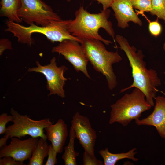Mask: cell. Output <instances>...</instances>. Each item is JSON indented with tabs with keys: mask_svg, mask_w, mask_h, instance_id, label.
Returning a JSON list of instances; mask_svg holds the SVG:
<instances>
[{
	"mask_svg": "<svg viewBox=\"0 0 165 165\" xmlns=\"http://www.w3.org/2000/svg\"><path fill=\"white\" fill-rule=\"evenodd\" d=\"M21 4V0H1L0 16L7 17L9 20L20 23L22 20L17 14Z\"/></svg>",
	"mask_w": 165,
	"mask_h": 165,
	"instance_id": "cell-15",
	"label": "cell"
},
{
	"mask_svg": "<svg viewBox=\"0 0 165 165\" xmlns=\"http://www.w3.org/2000/svg\"><path fill=\"white\" fill-rule=\"evenodd\" d=\"M23 162L16 160L9 156H6L0 158V165H24Z\"/></svg>",
	"mask_w": 165,
	"mask_h": 165,
	"instance_id": "cell-25",
	"label": "cell"
},
{
	"mask_svg": "<svg viewBox=\"0 0 165 165\" xmlns=\"http://www.w3.org/2000/svg\"><path fill=\"white\" fill-rule=\"evenodd\" d=\"M79 43L74 40L66 39L53 47L52 52L63 55L72 64L77 72L81 71L87 78L91 79L87 68L89 61L82 45Z\"/></svg>",
	"mask_w": 165,
	"mask_h": 165,
	"instance_id": "cell-9",
	"label": "cell"
},
{
	"mask_svg": "<svg viewBox=\"0 0 165 165\" xmlns=\"http://www.w3.org/2000/svg\"><path fill=\"white\" fill-rule=\"evenodd\" d=\"M134 9L139 10L138 13L150 12L151 9L152 0H130Z\"/></svg>",
	"mask_w": 165,
	"mask_h": 165,
	"instance_id": "cell-20",
	"label": "cell"
},
{
	"mask_svg": "<svg viewBox=\"0 0 165 165\" xmlns=\"http://www.w3.org/2000/svg\"><path fill=\"white\" fill-rule=\"evenodd\" d=\"M8 139L6 138L2 137L0 139V148H1L6 145L7 141Z\"/></svg>",
	"mask_w": 165,
	"mask_h": 165,
	"instance_id": "cell-28",
	"label": "cell"
},
{
	"mask_svg": "<svg viewBox=\"0 0 165 165\" xmlns=\"http://www.w3.org/2000/svg\"><path fill=\"white\" fill-rule=\"evenodd\" d=\"M10 113L13 117V124L7 127L4 137L8 139L12 137L20 139L28 135L32 138H42L47 139L44 129L47 127L53 124L49 118L39 120H33L27 115H23L13 108Z\"/></svg>",
	"mask_w": 165,
	"mask_h": 165,
	"instance_id": "cell-6",
	"label": "cell"
},
{
	"mask_svg": "<svg viewBox=\"0 0 165 165\" xmlns=\"http://www.w3.org/2000/svg\"><path fill=\"white\" fill-rule=\"evenodd\" d=\"M66 0L68 2H69L71 1V0Z\"/></svg>",
	"mask_w": 165,
	"mask_h": 165,
	"instance_id": "cell-30",
	"label": "cell"
},
{
	"mask_svg": "<svg viewBox=\"0 0 165 165\" xmlns=\"http://www.w3.org/2000/svg\"><path fill=\"white\" fill-rule=\"evenodd\" d=\"M151 5L150 14L156 16L165 23V0H152Z\"/></svg>",
	"mask_w": 165,
	"mask_h": 165,
	"instance_id": "cell-19",
	"label": "cell"
},
{
	"mask_svg": "<svg viewBox=\"0 0 165 165\" xmlns=\"http://www.w3.org/2000/svg\"><path fill=\"white\" fill-rule=\"evenodd\" d=\"M49 145L46 140L40 138L27 165H43L44 160L48 155Z\"/></svg>",
	"mask_w": 165,
	"mask_h": 165,
	"instance_id": "cell-17",
	"label": "cell"
},
{
	"mask_svg": "<svg viewBox=\"0 0 165 165\" xmlns=\"http://www.w3.org/2000/svg\"><path fill=\"white\" fill-rule=\"evenodd\" d=\"M71 125L74 130L75 138L79 141L84 152L92 156H95L94 147L97 133L92 127L88 118L77 112L72 117Z\"/></svg>",
	"mask_w": 165,
	"mask_h": 165,
	"instance_id": "cell-10",
	"label": "cell"
},
{
	"mask_svg": "<svg viewBox=\"0 0 165 165\" xmlns=\"http://www.w3.org/2000/svg\"><path fill=\"white\" fill-rule=\"evenodd\" d=\"M13 119L11 115H8L6 113H3L0 115V134H5L7 123L9 121L13 122Z\"/></svg>",
	"mask_w": 165,
	"mask_h": 165,
	"instance_id": "cell-23",
	"label": "cell"
},
{
	"mask_svg": "<svg viewBox=\"0 0 165 165\" xmlns=\"http://www.w3.org/2000/svg\"><path fill=\"white\" fill-rule=\"evenodd\" d=\"M12 49L11 42L5 38H1L0 40V55H2L4 51L6 50H11Z\"/></svg>",
	"mask_w": 165,
	"mask_h": 165,
	"instance_id": "cell-26",
	"label": "cell"
},
{
	"mask_svg": "<svg viewBox=\"0 0 165 165\" xmlns=\"http://www.w3.org/2000/svg\"><path fill=\"white\" fill-rule=\"evenodd\" d=\"M154 110L151 114L141 120H135L138 125L154 126L160 135L165 139V97L158 96L155 99Z\"/></svg>",
	"mask_w": 165,
	"mask_h": 165,
	"instance_id": "cell-13",
	"label": "cell"
},
{
	"mask_svg": "<svg viewBox=\"0 0 165 165\" xmlns=\"http://www.w3.org/2000/svg\"><path fill=\"white\" fill-rule=\"evenodd\" d=\"M58 153L54 149L51 144L49 145L48 159L45 165H54L57 163V155Z\"/></svg>",
	"mask_w": 165,
	"mask_h": 165,
	"instance_id": "cell-24",
	"label": "cell"
},
{
	"mask_svg": "<svg viewBox=\"0 0 165 165\" xmlns=\"http://www.w3.org/2000/svg\"><path fill=\"white\" fill-rule=\"evenodd\" d=\"M137 149L134 148L126 152L119 153H112L110 152L108 149L106 148L98 152L99 154L103 159L105 165H115L119 160L128 159L134 162H137L138 159L135 157L134 156L137 153Z\"/></svg>",
	"mask_w": 165,
	"mask_h": 165,
	"instance_id": "cell-16",
	"label": "cell"
},
{
	"mask_svg": "<svg viewBox=\"0 0 165 165\" xmlns=\"http://www.w3.org/2000/svg\"><path fill=\"white\" fill-rule=\"evenodd\" d=\"M115 40L119 45V47L123 50L128 59L132 69L133 81L129 87L122 89L120 93L132 88H136L145 94L147 101L152 107L154 106V100L158 91L157 87L161 84L160 79L155 70L148 69L146 64L143 61L145 57L142 51L137 49L130 45L127 39L120 35H116Z\"/></svg>",
	"mask_w": 165,
	"mask_h": 165,
	"instance_id": "cell-1",
	"label": "cell"
},
{
	"mask_svg": "<svg viewBox=\"0 0 165 165\" xmlns=\"http://www.w3.org/2000/svg\"><path fill=\"white\" fill-rule=\"evenodd\" d=\"M111 7L114 13L119 27L123 29L127 28L130 22L142 25V21L134 11L130 0H115Z\"/></svg>",
	"mask_w": 165,
	"mask_h": 165,
	"instance_id": "cell-12",
	"label": "cell"
},
{
	"mask_svg": "<svg viewBox=\"0 0 165 165\" xmlns=\"http://www.w3.org/2000/svg\"><path fill=\"white\" fill-rule=\"evenodd\" d=\"M97 1L99 3L102 5L103 10H105L111 7L115 0H94Z\"/></svg>",
	"mask_w": 165,
	"mask_h": 165,
	"instance_id": "cell-27",
	"label": "cell"
},
{
	"mask_svg": "<svg viewBox=\"0 0 165 165\" xmlns=\"http://www.w3.org/2000/svg\"><path fill=\"white\" fill-rule=\"evenodd\" d=\"M146 18L149 23L148 30L150 34L155 37L159 36L161 33L162 27L158 21V18H157L156 20L153 21H150Z\"/></svg>",
	"mask_w": 165,
	"mask_h": 165,
	"instance_id": "cell-21",
	"label": "cell"
},
{
	"mask_svg": "<svg viewBox=\"0 0 165 165\" xmlns=\"http://www.w3.org/2000/svg\"><path fill=\"white\" fill-rule=\"evenodd\" d=\"M80 43L85 54L94 69L106 78L108 87L113 90L117 85V77L112 65L121 61L122 58L117 51H109L101 41L93 39H82Z\"/></svg>",
	"mask_w": 165,
	"mask_h": 165,
	"instance_id": "cell-3",
	"label": "cell"
},
{
	"mask_svg": "<svg viewBox=\"0 0 165 165\" xmlns=\"http://www.w3.org/2000/svg\"><path fill=\"white\" fill-rule=\"evenodd\" d=\"M83 165H104L103 162L97 159L95 156H92L85 152L83 154Z\"/></svg>",
	"mask_w": 165,
	"mask_h": 165,
	"instance_id": "cell-22",
	"label": "cell"
},
{
	"mask_svg": "<svg viewBox=\"0 0 165 165\" xmlns=\"http://www.w3.org/2000/svg\"><path fill=\"white\" fill-rule=\"evenodd\" d=\"M111 10L107 9L98 13H91L80 7L75 13L74 20H66L67 31L81 40L93 39L99 40L106 45L112 44L111 41L104 38L98 33L103 28L115 40V33L112 22L108 20Z\"/></svg>",
	"mask_w": 165,
	"mask_h": 165,
	"instance_id": "cell-2",
	"label": "cell"
},
{
	"mask_svg": "<svg viewBox=\"0 0 165 165\" xmlns=\"http://www.w3.org/2000/svg\"><path fill=\"white\" fill-rule=\"evenodd\" d=\"M75 138L74 130L71 126L69 131V140L68 145L64 147V152L62 156L65 165H76V158L79 153L74 149V141Z\"/></svg>",
	"mask_w": 165,
	"mask_h": 165,
	"instance_id": "cell-18",
	"label": "cell"
},
{
	"mask_svg": "<svg viewBox=\"0 0 165 165\" xmlns=\"http://www.w3.org/2000/svg\"><path fill=\"white\" fill-rule=\"evenodd\" d=\"M44 129L47 139L50 141L54 149L58 153H61L68 135L67 124L60 119L54 124H51Z\"/></svg>",
	"mask_w": 165,
	"mask_h": 165,
	"instance_id": "cell-14",
	"label": "cell"
},
{
	"mask_svg": "<svg viewBox=\"0 0 165 165\" xmlns=\"http://www.w3.org/2000/svg\"><path fill=\"white\" fill-rule=\"evenodd\" d=\"M109 123L117 122L126 126L133 120L139 119L143 112L152 107L140 89L134 88L130 94L125 93L111 106Z\"/></svg>",
	"mask_w": 165,
	"mask_h": 165,
	"instance_id": "cell-5",
	"label": "cell"
},
{
	"mask_svg": "<svg viewBox=\"0 0 165 165\" xmlns=\"http://www.w3.org/2000/svg\"><path fill=\"white\" fill-rule=\"evenodd\" d=\"M21 0V4L18 11V16L29 25L35 23L46 26L54 21L62 20L52 8L42 0Z\"/></svg>",
	"mask_w": 165,
	"mask_h": 165,
	"instance_id": "cell-7",
	"label": "cell"
},
{
	"mask_svg": "<svg viewBox=\"0 0 165 165\" xmlns=\"http://www.w3.org/2000/svg\"><path fill=\"white\" fill-rule=\"evenodd\" d=\"M6 23L7 28L5 31L12 33L17 38L19 42L26 44L29 46L34 42L31 35L35 33L43 34L52 42H60L66 39L74 40L80 43L82 42L81 40L72 35L67 31L66 20L55 21L46 26L38 25L35 24L25 26L9 20Z\"/></svg>",
	"mask_w": 165,
	"mask_h": 165,
	"instance_id": "cell-4",
	"label": "cell"
},
{
	"mask_svg": "<svg viewBox=\"0 0 165 165\" xmlns=\"http://www.w3.org/2000/svg\"><path fill=\"white\" fill-rule=\"evenodd\" d=\"M163 49L164 51L165 52V42L163 45Z\"/></svg>",
	"mask_w": 165,
	"mask_h": 165,
	"instance_id": "cell-29",
	"label": "cell"
},
{
	"mask_svg": "<svg viewBox=\"0 0 165 165\" xmlns=\"http://www.w3.org/2000/svg\"><path fill=\"white\" fill-rule=\"evenodd\" d=\"M11 139L9 145L0 148V158L9 156L16 161L23 162L31 158L39 140L32 137L24 140L17 137Z\"/></svg>",
	"mask_w": 165,
	"mask_h": 165,
	"instance_id": "cell-11",
	"label": "cell"
},
{
	"mask_svg": "<svg viewBox=\"0 0 165 165\" xmlns=\"http://www.w3.org/2000/svg\"><path fill=\"white\" fill-rule=\"evenodd\" d=\"M36 64V67L29 68L28 71L41 73L45 76L47 89L50 91L48 96L57 94L62 98L64 97L65 93L63 87L68 79L64 77V73L68 70L67 68L65 65L58 67L55 57H53L47 65H42L38 61Z\"/></svg>",
	"mask_w": 165,
	"mask_h": 165,
	"instance_id": "cell-8",
	"label": "cell"
}]
</instances>
